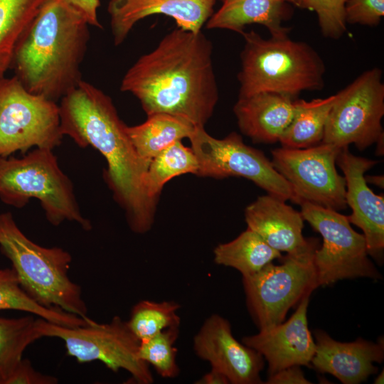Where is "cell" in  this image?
Instances as JSON below:
<instances>
[{
	"label": "cell",
	"instance_id": "4316f807",
	"mask_svg": "<svg viewBox=\"0 0 384 384\" xmlns=\"http://www.w3.org/2000/svg\"><path fill=\"white\" fill-rule=\"evenodd\" d=\"M13 309L33 314L48 321L68 327L86 325L90 319L58 308H46L31 298L21 287L13 269L0 270V310Z\"/></svg>",
	"mask_w": 384,
	"mask_h": 384
},
{
	"label": "cell",
	"instance_id": "9c48e42d",
	"mask_svg": "<svg viewBox=\"0 0 384 384\" xmlns=\"http://www.w3.org/2000/svg\"><path fill=\"white\" fill-rule=\"evenodd\" d=\"M63 137L56 102L30 92L15 75L0 78V157L33 146L53 150Z\"/></svg>",
	"mask_w": 384,
	"mask_h": 384
},
{
	"label": "cell",
	"instance_id": "603a6c76",
	"mask_svg": "<svg viewBox=\"0 0 384 384\" xmlns=\"http://www.w3.org/2000/svg\"><path fill=\"white\" fill-rule=\"evenodd\" d=\"M336 94L306 101L294 100L295 112L279 142L282 147L304 149L319 144Z\"/></svg>",
	"mask_w": 384,
	"mask_h": 384
},
{
	"label": "cell",
	"instance_id": "836d02e7",
	"mask_svg": "<svg viewBox=\"0 0 384 384\" xmlns=\"http://www.w3.org/2000/svg\"><path fill=\"white\" fill-rule=\"evenodd\" d=\"M267 384H309L299 366H289L270 375Z\"/></svg>",
	"mask_w": 384,
	"mask_h": 384
},
{
	"label": "cell",
	"instance_id": "60d3db41",
	"mask_svg": "<svg viewBox=\"0 0 384 384\" xmlns=\"http://www.w3.org/2000/svg\"><path fill=\"white\" fill-rule=\"evenodd\" d=\"M0 384H3V380L1 377H0Z\"/></svg>",
	"mask_w": 384,
	"mask_h": 384
},
{
	"label": "cell",
	"instance_id": "9a60e30c",
	"mask_svg": "<svg viewBox=\"0 0 384 384\" xmlns=\"http://www.w3.org/2000/svg\"><path fill=\"white\" fill-rule=\"evenodd\" d=\"M377 161L351 154L348 146L341 147L336 164L346 181L345 200L351 209L347 216L350 223L363 232L368 255L381 261L384 250V198L368 186L365 174Z\"/></svg>",
	"mask_w": 384,
	"mask_h": 384
},
{
	"label": "cell",
	"instance_id": "7402d4cb",
	"mask_svg": "<svg viewBox=\"0 0 384 384\" xmlns=\"http://www.w3.org/2000/svg\"><path fill=\"white\" fill-rule=\"evenodd\" d=\"M196 127L183 118L156 113L147 115L141 124L127 127V131L138 156L149 168L158 154L174 142L189 138Z\"/></svg>",
	"mask_w": 384,
	"mask_h": 384
},
{
	"label": "cell",
	"instance_id": "7c38bea8",
	"mask_svg": "<svg viewBox=\"0 0 384 384\" xmlns=\"http://www.w3.org/2000/svg\"><path fill=\"white\" fill-rule=\"evenodd\" d=\"M383 115L382 70L373 68L336 93L321 143L339 148L353 144L364 150L383 134Z\"/></svg>",
	"mask_w": 384,
	"mask_h": 384
},
{
	"label": "cell",
	"instance_id": "44dd1931",
	"mask_svg": "<svg viewBox=\"0 0 384 384\" xmlns=\"http://www.w3.org/2000/svg\"><path fill=\"white\" fill-rule=\"evenodd\" d=\"M220 9L206 23L208 29H226L239 33L246 26L257 23L268 29L272 37L288 36L289 28L283 21L289 14L281 0H221Z\"/></svg>",
	"mask_w": 384,
	"mask_h": 384
},
{
	"label": "cell",
	"instance_id": "52a82bcc",
	"mask_svg": "<svg viewBox=\"0 0 384 384\" xmlns=\"http://www.w3.org/2000/svg\"><path fill=\"white\" fill-rule=\"evenodd\" d=\"M318 240L287 253L281 265L270 262L257 273L242 277L250 313L260 330L283 322L289 309L318 287L314 254Z\"/></svg>",
	"mask_w": 384,
	"mask_h": 384
},
{
	"label": "cell",
	"instance_id": "f1b7e54d",
	"mask_svg": "<svg viewBox=\"0 0 384 384\" xmlns=\"http://www.w3.org/2000/svg\"><path fill=\"white\" fill-rule=\"evenodd\" d=\"M179 309L180 305L174 301L142 300L133 306L127 322L134 336L144 341L168 328L179 326Z\"/></svg>",
	"mask_w": 384,
	"mask_h": 384
},
{
	"label": "cell",
	"instance_id": "1f68e13d",
	"mask_svg": "<svg viewBox=\"0 0 384 384\" xmlns=\"http://www.w3.org/2000/svg\"><path fill=\"white\" fill-rule=\"evenodd\" d=\"M344 14L346 24L376 26L384 16V0H347Z\"/></svg>",
	"mask_w": 384,
	"mask_h": 384
},
{
	"label": "cell",
	"instance_id": "f35d334b",
	"mask_svg": "<svg viewBox=\"0 0 384 384\" xmlns=\"http://www.w3.org/2000/svg\"><path fill=\"white\" fill-rule=\"evenodd\" d=\"M384 371L382 370L381 373L375 379L374 383L375 384H383L384 382Z\"/></svg>",
	"mask_w": 384,
	"mask_h": 384
},
{
	"label": "cell",
	"instance_id": "ab89813d",
	"mask_svg": "<svg viewBox=\"0 0 384 384\" xmlns=\"http://www.w3.org/2000/svg\"><path fill=\"white\" fill-rule=\"evenodd\" d=\"M281 1H289V2H292L294 4H296L297 6H299L302 0H281Z\"/></svg>",
	"mask_w": 384,
	"mask_h": 384
},
{
	"label": "cell",
	"instance_id": "74e56055",
	"mask_svg": "<svg viewBox=\"0 0 384 384\" xmlns=\"http://www.w3.org/2000/svg\"><path fill=\"white\" fill-rule=\"evenodd\" d=\"M375 154L378 156L383 155V134H382L375 142Z\"/></svg>",
	"mask_w": 384,
	"mask_h": 384
},
{
	"label": "cell",
	"instance_id": "ba28073f",
	"mask_svg": "<svg viewBox=\"0 0 384 384\" xmlns=\"http://www.w3.org/2000/svg\"><path fill=\"white\" fill-rule=\"evenodd\" d=\"M36 328L41 337L62 339L67 353L80 363L100 361L114 372L127 370L137 383L154 382L149 365L138 356L140 341L127 322L118 316L107 324L90 319L86 325L76 327L58 325L38 317Z\"/></svg>",
	"mask_w": 384,
	"mask_h": 384
},
{
	"label": "cell",
	"instance_id": "8d00e7d4",
	"mask_svg": "<svg viewBox=\"0 0 384 384\" xmlns=\"http://www.w3.org/2000/svg\"><path fill=\"white\" fill-rule=\"evenodd\" d=\"M365 180L367 183H371L375 186L383 188L384 177L383 175L365 176Z\"/></svg>",
	"mask_w": 384,
	"mask_h": 384
},
{
	"label": "cell",
	"instance_id": "d590c367",
	"mask_svg": "<svg viewBox=\"0 0 384 384\" xmlns=\"http://www.w3.org/2000/svg\"><path fill=\"white\" fill-rule=\"evenodd\" d=\"M196 384H228L230 383L227 377L219 370L212 368L203 375L196 382Z\"/></svg>",
	"mask_w": 384,
	"mask_h": 384
},
{
	"label": "cell",
	"instance_id": "8992f818",
	"mask_svg": "<svg viewBox=\"0 0 384 384\" xmlns=\"http://www.w3.org/2000/svg\"><path fill=\"white\" fill-rule=\"evenodd\" d=\"M0 198L18 208L34 198L52 225L68 220L85 230L92 228L80 213L71 181L50 149L36 148L22 158L0 157Z\"/></svg>",
	"mask_w": 384,
	"mask_h": 384
},
{
	"label": "cell",
	"instance_id": "83f0119b",
	"mask_svg": "<svg viewBox=\"0 0 384 384\" xmlns=\"http://www.w3.org/2000/svg\"><path fill=\"white\" fill-rule=\"evenodd\" d=\"M40 338L32 316L0 317V377L3 384L22 360L26 348Z\"/></svg>",
	"mask_w": 384,
	"mask_h": 384
},
{
	"label": "cell",
	"instance_id": "484cf974",
	"mask_svg": "<svg viewBox=\"0 0 384 384\" xmlns=\"http://www.w3.org/2000/svg\"><path fill=\"white\" fill-rule=\"evenodd\" d=\"M198 162L191 147L177 141L165 148L151 161L144 178L147 198L156 205L164 185L175 176L191 173L196 174Z\"/></svg>",
	"mask_w": 384,
	"mask_h": 384
},
{
	"label": "cell",
	"instance_id": "5bb4252c",
	"mask_svg": "<svg viewBox=\"0 0 384 384\" xmlns=\"http://www.w3.org/2000/svg\"><path fill=\"white\" fill-rule=\"evenodd\" d=\"M193 350L211 368L223 373L233 384L262 383V356L233 336L229 321L213 314L193 338Z\"/></svg>",
	"mask_w": 384,
	"mask_h": 384
},
{
	"label": "cell",
	"instance_id": "6da1fadb",
	"mask_svg": "<svg viewBox=\"0 0 384 384\" xmlns=\"http://www.w3.org/2000/svg\"><path fill=\"white\" fill-rule=\"evenodd\" d=\"M212 54L201 31L177 27L128 69L120 90L136 97L146 115L168 114L204 127L218 100Z\"/></svg>",
	"mask_w": 384,
	"mask_h": 384
},
{
	"label": "cell",
	"instance_id": "4dcf8cb0",
	"mask_svg": "<svg viewBox=\"0 0 384 384\" xmlns=\"http://www.w3.org/2000/svg\"><path fill=\"white\" fill-rule=\"evenodd\" d=\"M347 0H302L299 7L314 11L325 37L340 38L346 30L345 5Z\"/></svg>",
	"mask_w": 384,
	"mask_h": 384
},
{
	"label": "cell",
	"instance_id": "8fae6325",
	"mask_svg": "<svg viewBox=\"0 0 384 384\" xmlns=\"http://www.w3.org/2000/svg\"><path fill=\"white\" fill-rule=\"evenodd\" d=\"M188 139L198 162L197 176L216 178L243 177L267 194L295 203L290 184L272 161L262 151L245 144L236 132L217 139L208 134L204 127H196Z\"/></svg>",
	"mask_w": 384,
	"mask_h": 384
},
{
	"label": "cell",
	"instance_id": "4fadbf2b",
	"mask_svg": "<svg viewBox=\"0 0 384 384\" xmlns=\"http://www.w3.org/2000/svg\"><path fill=\"white\" fill-rule=\"evenodd\" d=\"M340 149L320 143L304 149L272 151V163L290 184L295 203L309 202L336 211L346 208V181L336 169Z\"/></svg>",
	"mask_w": 384,
	"mask_h": 384
},
{
	"label": "cell",
	"instance_id": "e575fe53",
	"mask_svg": "<svg viewBox=\"0 0 384 384\" xmlns=\"http://www.w3.org/2000/svg\"><path fill=\"white\" fill-rule=\"evenodd\" d=\"M86 18L90 26L102 28L97 18V9L100 0H68Z\"/></svg>",
	"mask_w": 384,
	"mask_h": 384
},
{
	"label": "cell",
	"instance_id": "ac0fdd59",
	"mask_svg": "<svg viewBox=\"0 0 384 384\" xmlns=\"http://www.w3.org/2000/svg\"><path fill=\"white\" fill-rule=\"evenodd\" d=\"M316 351L311 363L319 371L328 373L344 384H358L378 371L373 363L384 358L383 342L375 343L358 339L350 343L334 340L326 332L316 330Z\"/></svg>",
	"mask_w": 384,
	"mask_h": 384
},
{
	"label": "cell",
	"instance_id": "d6a6232c",
	"mask_svg": "<svg viewBox=\"0 0 384 384\" xmlns=\"http://www.w3.org/2000/svg\"><path fill=\"white\" fill-rule=\"evenodd\" d=\"M58 382L55 377L38 372L28 359L22 358L5 384H56Z\"/></svg>",
	"mask_w": 384,
	"mask_h": 384
},
{
	"label": "cell",
	"instance_id": "7a4b0ae2",
	"mask_svg": "<svg viewBox=\"0 0 384 384\" xmlns=\"http://www.w3.org/2000/svg\"><path fill=\"white\" fill-rule=\"evenodd\" d=\"M59 107L63 135L79 146H92L107 163L105 178L117 201L125 210L132 231L144 233L154 221L155 205L144 191L148 170L129 137L112 99L83 80L63 97Z\"/></svg>",
	"mask_w": 384,
	"mask_h": 384
},
{
	"label": "cell",
	"instance_id": "5b68a950",
	"mask_svg": "<svg viewBox=\"0 0 384 384\" xmlns=\"http://www.w3.org/2000/svg\"><path fill=\"white\" fill-rule=\"evenodd\" d=\"M0 249L11 262L21 287L35 302L89 319L81 287L68 275L72 262L69 252L33 242L10 213L0 214Z\"/></svg>",
	"mask_w": 384,
	"mask_h": 384
},
{
	"label": "cell",
	"instance_id": "cb8c5ba5",
	"mask_svg": "<svg viewBox=\"0 0 384 384\" xmlns=\"http://www.w3.org/2000/svg\"><path fill=\"white\" fill-rule=\"evenodd\" d=\"M213 253L216 264L235 268L242 277L254 274L274 259L282 257L281 252L271 247L249 228L233 240L219 244Z\"/></svg>",
	"mask_w": 384,
	"mask_h": 384
},
{
	"label": "cell",
	"instance_id": "277c9868",
	"mask_svg": "<svg viewBox=\"0 0 384 384\" xmlns=\"http://www.w3.org/2000/svg\"><path fill=\"white\" fill-rule=\"evenodd\" d=\"M238 97L274 92L293 99L324 86L325 64L309 44L288 36L265 39L254 31L243 32Z\"/></svg>",
	"mask_w": 384,
	"mask_h": 384
},
{
	"label": "cell",
	"instance_id": "ffe728a7",
	"mask_svg": "<svg viewBox=\"0 0 384 384\" xmlns=\"http://www.w3.org/2000/svg\"><path fill=\"white\" fill-rule=\"evenodd\" d=\"M294 100L268 92L238 97L233 112L240 132L255 143L279 142L294 117Z\"/></svg>",
	"mask_w": 384,
	"mask_h": 384
},
{
	"label": "cell",
	"instance_id": "d6986e66",
	"mask_svg": "<svg viewBox=\"0 0 384 384\" xmlns=\"http://www.w3.org/2000/svg\"><path fill=\"white\" fill-rule=\"evenodd\" d=\"M247 228L259 235L271 247L287 253L309 243L302 234L304 218L285 201L270 194L259 196L245 210Z\"/></svg>",
	"mask_w": 384,
	"mask_h": 384
},
{
	"label": "cell",
	"instance_id": "30bf717a",
	"mask_svg": "<svg viewBox=\"0 0 384 384\" xmlns=\"http://www.w3.org/2000/svg\"><path fill=\"white\" fill-rule=\"evenodd\" d=\"M299 205L304 220L323 238L314 254L319 287L343 279L381 278L368 258L364 235L352 228L347 216L309 202Z\"/></svg>",
	"mask_w": 384,
	"mask_h": 384
},
{
	"label": "cell",
	"instance_id": "e0dca14e",
	"mask_svg": "<svg viewBox=\"0 0 384 384\" xmlns=\"http://www.w3.org/2000/svg\"><path fill=\"white\" fill-rule=\"evenodd\" d=\"M216 0H110L107 11L114 43H123L134 26L149 16L171 17L177 27L198 32L214 11Z\"/></svg>",
	"mask_w": 384,
	"mask_h": 384
},
{
	"label": "cell",
	"instance_id": "d4e9b609",
	"mask_svg": "<svg viewBox=\"0 0 384 384\" xmlns=\"http://www.w3.org/2000/svg\"><path fill=\"white\" fill-rule=\"evenodd\" d=\"M47 0H0V78L11 68L19 43Z\"/></svg>",
	"mask_w": 384,
	"mask_h": 384
},
{
	"label": "cell",
	"instance_id": "f546056e",
	"mask_svg": "<svg viewBox=\"0 0 384 384\" xmlns=\"http://www.w3.org/2000/svg\"><path fill=\"white\" fill-rule=\"evenodd\" d=\"M178 333L179 326H173L140 341L139 358L152 366L162 378H172L179 373L176 362L177 349L174 346Z\"/></svg>",
	"mask_w": 384,
	"mask_h": 384
},
{
	"label": "cell",
	"instance_id": "3957f363",
	"mask_svg": "<svg viewBox=\"0 0 384 384\" xmlns=\"http://www.w3.org/2000/svg\"><path fill=\"white\" fill-rule=\"evenodd\" d=\"M89 26L68 0H47L16 48L14 75L30 92L57 102L82 80Z\"/></svg>",
	"mask_w": 384,
	"mask_h": 384
},
{
	"label": "cell",
	"instance_id": "2e32d148",
	"mask_svg": "<svg viewBox=\"0 0 384 384\" xmlns=\"http://www.w3.org/2000/svg\"><path fill=\"white\" fill-rule=\"evenodd\" d=\"M309 296L303 298L296 311L284 323L244 336L242 343L260 353L268 363V374L293 366H309L316 343L306 317Z\"/></svg>",
	"mask_w": 384,
	"mask_h": 384
}]
</instances>
